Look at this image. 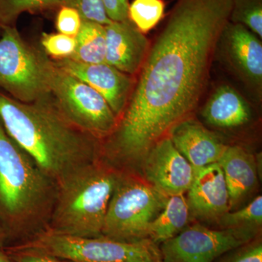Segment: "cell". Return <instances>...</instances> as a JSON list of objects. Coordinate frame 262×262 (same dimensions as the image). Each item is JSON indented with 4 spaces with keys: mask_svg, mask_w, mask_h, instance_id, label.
<instances>
[{
    "mask_svg": "<svg viewBox=\"0 0 262 262\" xmlns=\"http://www.w3.org/2000/svg\"><path fill=\"white\" fill-rule=\"evenodd\" d=\"M7 239H8V234H7L4 226L0 222V249L3 248V246H4Z\"/></svg>",
    "mask_w": 262,
    "mask_h": 262,
    "instance_id": "cell-30",
    "label": "cell"
},
{
    "mask_svg": "<svg viewBox=\"0 0 262 262\" xmlns=\"http://www.w3.org/2000/svg\"><path fill=\"white\" fill-rule=\"evenodd\" d=\"M42 51L54 60L70 58L76 47L75 38L57 33H43L41 37Z\"/></svg>",
    "mask_w": 262,
    "mask_h": 262,
    "instance_id": "cell-24",
    "label": "cell"
},
{
    "mask_svg": "<svg viewBox=\"0 0 262 262\" xmlns=\"http://www.w3.org/2000/svg\"><path fill=\"white\" fill-rule=\"evenodd\" d=\"M17 246L69 262H163L159 245L149 238L125 242L104 237H75L46 229Z\"/></svg>",
    "mask_w": 262,
    "mask_h": 262,
    "instance_id": "cell-6",
    "label": "cell"
},
{
    "mask_svg": "<svg viewBox=\"0 0 262 262\" xmlns=\"http://www.w3.org/2000/svg\"><path fill=\"white\" fill-rule=\"evenodd\" d=\"M218 163L223 171L232 210L252 192L257 184L256 162L244 148L227 146Z\"/></svg>",
    "mask_w": 262,
    "mask_h": 262,
    "instance_id": "cell-16",
    "label": "cell"
},
{
    "mask_svg": "<svg viewBox=\"0 0 262 262\" xmlns=\"http://www.w3.org/2000/svg\"><path fill=\"white\" fill-rule=\"evenodd\" d=\"M229 20L243 24L261 39L262 0H233Z\"/></svg>",
    "mask_w": 262,
    "mask_h": 262,
    "instance_id": "cell-23",
    "label": "cell"
},
{
    "mask_svg": "<svg viewBox=\"0 0 262 262\" xmlns=\"http://www.w3.org/2000/svg\"><path fill=\"white\" fill-rule=\"evenodd\" d=\"M61 6L70 7L77 10L82 20L103 26L112 22L106 14L102 0H61Z\"/></svg>",
    "mask_w": 262,
    "mask_h": 262,
    "instance_id": "cell-25",
    "label": "cell"
},
{
    "mask_svg": "<svg viewBox=\"0 0 262 262\" xmlns=\"http://www.w3.org/2000/svg\"><path fill=\"white\" fill-rule=\"evenodd\" d=\"M82 22V19L77 10L70 7H60L56 20L58 33L75 37L80 31Z\"/></svg>",
    "mask_w": 262,
    "mask_h": 262,
    "instance_id": "cell-27",
    "label": "cell"
},
{
    "mask_svg": "<svg viewBox=\"0 0 262 262\" xmlns=\"http://www.w3.org/2000/svg\"><path fill=\"white\" fill-rule=\"evenodd\" d=\"M168 136L194 170L218 163L227 146L213 132L189 118L176 125Z\"/></svg>",
    "mask_w": 262,
    "mask_h": 262,
    "instance_id": "cell-15",
    "label": "cell"
},
{
    "mask_svg": "<svg viewBox=\"0 0 262 262\" xmlns=\"http://www.w3.org/2000/svg\"><path fill=\"white\" fill-rule=\"evenodd\" d=\"M0 122L10 138L56 183L101 158V141L69 122L51 95L24 103L0 92Z\"/></svg>",
    "mask_w": 262,
    "mask_h": 262,
    "instance_id": "cell-2",
    "label": "cell"
},
{
    "mask_svg": "<svg viewBox=\"0 0 262 262\" xmlns=\"http://www.w3.org/2000/svg\"><path fill=\"white\" fill-rule=\"evenodd\" d=\"M0 88L17 101L32 103L51 96L53 59L24 40L14 26L2 27Z\"/></svg>",
    "mask_w": 262,
    "mask_h": 262,
    "instance_id": "cell-5",
    "label": "cell"
},
{
    "mask_svg": "<svg viewBox=\"0 0 262 262\" xmlns=\"http://www.w3.org/2000/svg\"><path fill=\"white\" fill-rule=\"evenodd\" d=\"M61 7V0H0V27L13 26L24 13H37Z\"/></svg>",
    "mask_w": 262,
    "mask_h": 262,
    "instance_id": "cell-22",
    "label": "cell"
},
{
    "mask_svg": "<svg viewBox=\"0 0 262 262\" xmlns=\"http://www.w3.org/2000/svg\"><path fill=\"white\" fill-rule=\"evenodd\" d=\"M0 262H14L5 249H0Z\"/></svg>",
    "mask_w": 262,
    "mask_h": 262,
    "instance_id": "cell-31",
    "label": "cell"
},
{
    "mask_svg": "<svg viewBox=\"0 0 262 262\" xmlns=\"http://www.w3.org/2000/svg\"><path fill=\"white\" fill-rule=\"evenodd\" d=\"M233 0H177L149 46L139 77L101 153L144 161L157 142L189 119L208 84Z\"/></svg>",
    "mask_w": 262,
    "mask_h": 262,
    "instance_id": "cell-1",
    "label": "cell"
},
{
    "mask_svg": "<svg viewBox=\"0 0 262 262\" xmlns=\"http://www.w3.org/2000/svg\"><path fill=\"white\" fill-rule=\"evenodd\" d=\"M102 3L112 21H123L128 19V0H102Z\"/></svg>",
    "mask_w": 262,
    "mask_h": 262,
    "instance_id": "cell-29",
    "label": "cell"
},
{
    "mask_svg": "<svg viewBox=\"0 0 262 262\" xmlns=\"http://www.w3.org/2000/svg\"><path fill=\"white\" fill-rule=\"evenodd\" d=\"M75 38V52L68 58L84 63H104L106 56L105 26L82 20L80 31Z\"/></svg>",
    "mask_w": 262,
    "mask_h": 262,
    "instance_id": "cell-19",
    "label": "cell"
},
{
    "mask_svg": "<svg viewBox=\"0 0 262 262\" xmlns=\"http://www.w3.org/2000/svg\"><path fill=\"white\" fill-rule=\"evenodd\" d=\"M221 229L244 231L257 236L262 225V196L258 195L244 208L228 211L218 221Z\"/></svg>",
    "mask_w": 262,
    "mask_h": 262,
    "instance_id": "cell-20",
    "label": "cell"
},
{
    "mask_svg": "<svg viewBox=\"0 0 262 262\" xmlns=\"http://www.w3.org/2000/svg\"><path fill=\"white\" fill-rule=\"evenodd\" d=\"M187 192L189 211L199 220L218 222L230 211L228 189L218 163L194 170Z\"/></svg>",
    "mask_w": 262,
    "mask_h": 262,
    "instance_id": "cell-13",
    "label": "cell"
},
{
    "mask_svg": "<svg viewBox=\"0 0 262 262\" xmlns=\"http://www.w3.org/2000/svg\"><path fill=\"white\" fill-rule=\"evenodd\" d=\"M216 262H262L261 239L255 238L247 244L230 250Z\"/></svg>",
    "mask_w": 262,
    "mask_h": 262,
    "instance_id": "cell-26",
    "label": "cell"
},
{
    "mask_svg": "<svg viewBox=\"0 0 262 262\" xmlns=\"http://www.w3.org/2000/svg\"><path fill=\"white\" fill-rule=\"evenodd\" d=\"M189 214L184 194L168 196L163 209L149 226V238L158 245L173 238L187 227Z\"/></svg>",
    "mask_w": 262,
    "mask_h": 262,
    "instance_id": "cell-18",
    "label": "cell"
},
{
    "mask_svg": "<svg viewBox=\"0 0 262 262\" xmlns=\"http://www.w3.org/2000/svg\"><path fill=\"white\" fill-rule=\"evenodd\" d=\"M120 173L99 158L61 179L57 183L56 201L46 229L75 237H102Z\"/></svg>",
    "mask_w": 262,
    "mask_h": 262,
    "instance_id": "cell-4",
    "label": "cell"
},
{
    "mask_svg": "<svg viewBox=\"0 0 262 262\" xmlns=\"http://www.w3.org/2000/svg\"><path fill=\"white\" fill-rule=\"evenodd\" d=\"M105 62L133 76L140 71L150 46L149 41L129 19L105 26Z\"/></svg>",
    "mask_w": 262,
    "mask_h": 262,
    "instance_id": "cell-14",
    "label": "cell"
},
{
    "mask_svg": "<svg viewBox=\"0 0 262 262\" xmlns=\"http://www.w3.org/2000/svg\"><path fill=\"white\" fill-rule=\"evenodd\" d=\"M256 237L244 231L210 229L196 224L159 246L163 262H214Z\"/></svg>",
    "mask_w": 262,
    "mask_h": 262,
    "instance_id": "cell-9",
    "label": "cell"
},
{
    "mask_svg": "<svg viewBox=\"0 0 262 262\" xmlns=\"http://www.w3.org/2000/svg\"><path fill=\"white\" fill-rule=\"evenodd\" d=\"M219 45L236 73L248 85L261 92L262 45L259 37L243 24L229 20Z\"/></svg>",
    "mask_w": 262,
    "mask_h": 262,
    "instance_id": "cell-12",
    "label": "cell"
},
{
    "mask_svg": "<svg viewBox=\"0 0 262 262\" xmlns=\"http://www.w3.org/2000/svg\"><path fill=\"white\" fill-rule=\"evenodd\" d=\"M163 0H134L129 4V20L143 34L154 29L163 17Z\"/></svg>",
    "mask_w": 262,
    "mask_h": 262,
    "instance_id": "cell-21",
    "label": "cell"
},
{
    "mask_svg": "<svg viewBox=\"0 0 262 262\" xmlns=\"http://www.w3.org/2000/svg\"><path fill=\"white\" fill-rule=\"evenodd\" d=\"M54 64L74 76L101 95L117 119L121 116L134 86L131 76L106 62L84 63L71 58L53 60Z\"/></svg>",
    "mask_w": 262,
    "mask_h": 262,
    "instance_id": "cell-11",
    "label": "cell"
},
{
    "mask_svg": "<svg viewBox=\"0 0 262 262\" xmlns=\"http://www.w3.org/2000/svg\"><path fill=\"white\" fill-rule=\"evenodd\" d=\"M144 163L146 180L167 198L184 194L192 184L194 168L175 147L169 136L155 144Z\"/></svg>",
    "mask_w": 262,
    "mask_h": 262,
    "instance_id": "cell-10",
    "label": "cell"
},
{
    "mask_svg": "<svg viewBox=\"0 0 262 262\" xmlns=\"http://www.w3.org/2000/svg\"><path fill=\"white\" fill-rule=\"evenodd\" d=\"M14 262H69L42 251L15 246L5 249Z\"/></svg>",
    "mask_w": 262,
    "mask_h": 262,
    "instance_id": "cell-28",
    "label": "cell"
},
{
    "mask_svg": "<svg viewBox=\"0 0 262 262\" xmlns=\"http://www.w3.org/2000/svg\"><path fill=\"white\" fill-rule=\"evenodd\" d=\"M202 115L212 126L233 128L247 124L251 112L247 101L236 90L222 85L212 94Z\"/></svg>",
    "mask_w": 262,
    "mask_h": 262,
    "instance_id": "cell-17",
    "label": "cell"
},
{
    "mask_svg": "<svg viewBox=\"0 0 262 262\" xmlns=\"http://www.w3.org/2000/svg\"><path fill=\"white\" fill-rule=\"evenodd\" d=\"M50 89L61 115L101 142L116 127L118 119L104 98L89 84L58 68L53 61Z\"/></svg>",
    "mask_w": 262,
    "mask_h": 262,
    "instance_id": "cell-8",
    "label": "cell"
},
{
    "mask_svg": "<svg viewBox=\"0 0 262 262\" xmlns=\"http://www.w3.org/2000/svg\"><path fill=\"white\" fill-rule=\"evenodd\" d=\"M2 29V27H0V29Z\"/></svg>",
    "mask_w": 262,
    "mask_h": 262,
    "instance_id": "cell-32",
    "label": "cell"
},
{
    "mask_svg": "<svg viewBox=\"0 0 262 262\" xmlns=\"http://www.w3.org/2000/svg\"><path fill=\"white\" fill-rule=\"evenodd\" d=\"M166 198L150 184L120 173L108 204L102 237L125 242L149 238V226L163 209Z\"/></svg>",
    "mask_w": 262,
    "mask_h": 262,
    "instance_id": "cell-7",
    "label": "cell"
},
{
    "mask_svg": "<svg viewBox=\"0 0 262 262\" xmlns=\"http://www.w3.org/2000/svg\"><path fill=\"white\" fill-rule=\"evenodd\" d=\"M57 194L50 178L0 122V222L23 242L48 228Z\"/></svg>",
    "mask_w": 262,
    "mask_h": 262,
    "instance_id": "cell-3",
    "label": "cell"
}]
</instances>
